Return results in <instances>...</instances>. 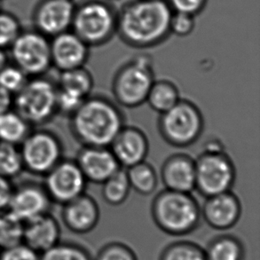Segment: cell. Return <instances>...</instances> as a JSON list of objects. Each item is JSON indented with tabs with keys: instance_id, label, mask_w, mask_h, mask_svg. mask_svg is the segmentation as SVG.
<instances>
[{
	"instance_id": "obj_13",
	"label": "cell",
	"mask_w": 260,
	"mask_h": 260,
	"mask_svg": "<svg viewBox=\"0 0 260 260\" xmlns=\"http://www.w3.org/2000/svg\"><path fill=\"white\" fill-rule=\"evenodd\" d=\"M202 218L212 229L228 230L239 221L242 204L231 191L206 197L201 207Z\"/></svg>"
},
{
	"instance_id": "obj_4",
	"label": "cell",
	"mask_w": 260,
	"mask_h": 260,
	"mask_svg": "<svg viewBox=\"0 0 260 260\" xmlns=\"http://www.w3.org/2000/svg\"><path fill=\"white\" fill-rule=\"evenodd\" d=\"M155 81L151 59L147 55H138L116 72L111 88L113 96L122 107L137 108L146 102Z\"/></svg>"
},
{
	"instance_id": "obj_28",
	"label": "cell",
	"mask_w": 260,
	"mask_h": 260,
	"mask_svg": "<svg viewBox=\"0 0 260 260\" xmlns=\"http://www.w3.org/2000/svg\"><path fill=\"white\" fill-rule=\"evenodd\" d=\"M23 170L20 148L0 141V176L11 180L20 175Z\"/></svg>"
},
{
	"instance_id": "obj_18",
	"label": "cell",
	"mask_w": 260,
	"mask_h": 260,
	"mask_svg": "<svg viewBox=\"0 0 260 260\" xmlns=\"http://www.w3.org/2000/svg\"><path fill=\"white\" fill-rule=\"evenodd\" d=\"M161 179L166 189L192 193L196 187L194 160L186 154L171 155L162 164Z\"/></svg>"
},
{
	"instance_id": "obj_39",
	"label": "cell",
	"mask_w": 260,
	"mask_h": 260,
	"mask_svg": "<svg viewBox=\"0 0 260 260\" xmlns=\"http://www.w3.org/2000/svg\"><path fill=\"white\" fill-rule=\"evenodd\" d=\"M14 95L0 86V115L14 109Z\"/></svg>"
},
{
	"instance_id": "obj_14",
	"label": "cell",
	"mask_w": 260,
	"mask_h": 260,
	"mask_svg": "<svg viewBox=\"0 0 260 260\" xmlns=\"http://www.w3.org/2000/svg\"><path fill=\"white\" fill-rule=\"evenodd\" d=\"M109 148L119 166L127 169L145 161L149 150V143L148 137L140 128L124 125Z\"/></svg>"
},
{
	"instance_id": "obj_16",
	"label": "cell",
	"mask_w": 260,
	"mask_h": 260,
	"mask_svg": "<svg viewBox=\"0 0 260 260\" xmlns=\"http://www.w3.org/2000/svg\"><path fill=\"white\" fill-rule=\"evenodd\" d=\"M50 46L52 65L60 72L85 67L90 46L77 34L62 32L56 36Z\"/></svg>"
},
{
	"instance_id": "obj_3",
	"label": "cell",
	"mask_w": 260,
	"mask_h": 260,
	"mask_svg": "<svg viewBox=\"0 0 260 260\" xmlns=\"http://www.w3.org/2000/svg\"><path fill=\"white\" fill-rule=\"evenodd\" d=\"M151 214L155 225L170 236H183L200 225L201 206L191 193L165 189L152 202Z\"/></svg>"
},
{
	"instance_id": "obj_30",
	"label": "cell",
	"mask_w": 260,
	"mask_h": 260,
	"mask_svg": "<svg viewBox=\"0 0 260 260\" xmlns=\"http://www.w3.org/2000/svg\"><path fill=\"white\" fill-rule=\"evenodd\" d=\"M159 260H206L204 249L197 243L179 241L166 246Z\"/></svg>"
},
{
	"instance_id": "obj_24",
	"label": "cell",
	"mask_w": 260,
	"mask_h": 260,
	"mask_svg": "<svg viewBox=\"0 0 260 260\" xmlns=\"http://www.w3.org/2000/svg\"><path fill=\"white\" fill-rule=\"evenodd\" d=\"M179 100V89L175 84L169 80H155L146 102L155 112L162 114L172 109Z\"/></svg>"
},
{
	"instance_id": "obj_17",
	"label": "cell",
	"mask_w": 260,
	"mask_h": 260,
	"mask_svg": "<svg viewBox=\"0 0 260 260\" xmlns=\"http://www.w3.org/2000/svg\"><path fill=\"white\" fill-rule=\"evenodd\" d=\"M61 219L71 232L78 235L91 232L98 225L100 208L96 201L86 193L63 204Z\"/></svg>"
},
{
	"instance_id": "obj_23",
	"label": "cell",
	"mask_w": 260,
	"mask_h": 260,
	"mask_svg": "<svg viewBox=\"0 0 260 260\" xmlns=\"http://www.w3.org/2000/svg\"><path fill=\"white\" fill-rule=\"evenodd\" d=\"M31 125L15 110L0 115V141L10 144H21L30 132Z\"/></svg>"
},
{
	"instance_id": "obj_5",
	"label": "cell",
	"mask_w": 260,
	"mask_h": 260,
	"mask_svg": "<svg viewBox=\"0 0 260 260\" xmlns=\"http://www.w3.org/2000/svg\"><path fill=\"white\" fill-rule=\"evenodd\" d=\"M58 88L53 82L36 77L28 79L24 86L14 94V109L30 125H42L58 113Z\"/></svg>"
},
{
	"instance_id": "obj_21",
	"label": "cell",
	"mask_w": 260,
	"mask_h": 260,
	"mask_svg": "<svg viewBox=\"0 0 260 260\" xmlns=\"http://www.w3.org/2000/svg\"><path fill=\"white\" fill-rule=\"evenodd\" d=\"M206 260H244L245 248L236 236L223 235L211 240L204 249Z\"/></svg>"
},
{
	"instance_id": "obj_6",
	"label": "cell",
	"mask_w": 260,
	"mask_h": 260,
	"mask_svg": "<svg viewBox=\"0 0 260 260\" xmlns=\"http://www.w3.org/2000/svg\"><path fill=\"white\" fill-rule=\"evenodd\" d=\"M204 120L200 109L193 102L179 100L176 105L160 114L159 133L171 146L186 148L200 138Z\"/></svg>"
},
{
	"instance_id": "obj_26",
	"label": "cell",
	"mask_w": 260,
	"mask_h": 260,
	"mask_svg": "<svg viewBox=\"0 0 260 260\" xmlns=\"http://www.w3.org/2000/svg\"><path fill=\"white\" fill-rule=\"evenodd\" d=\"M102 197L107 204L117 206L123 204L129 197L130 183L126 170L120 168L116 173L102 183Z\"/></svg>"
},
{
	"instance_id": "obj_40",
	"label": "cell",
	"mask_w": 260,
	"mask_h": 260,
	"mask_svg": "<svg viewBox=\"0 0 260 260\" xmlns=\"http://www.w3.org/2000/svg\"><path fill=\"white\" fill-rule=\"evenodd\" d=\"M7 65V55L0 47V71Z\"/></svg>"
},
{
	"instance_id": "obj_33",
	"label": "cell",
	"mask_w": 260,
	"mask_h": 260,
	"mask_svg": "<svg viewBox=\"0 0 260 260\" xmlns=\"http://www.w3.org/2000/svg\"><path fill=\"white\" fill-rule=\"evenodd\" d=\"M40 254L30 247L21 243L18 245L1 250L0 260H39Z\"/></svg>"
},
{
	"instance_id": "obj_27",
	"label": "cell",
	"mask_w": 260,
	"mask_h": 260,
	"mask_svg": "<svg viewBox=\"0 0 260 260\" xmlns=\"http://www.w3.org/2000/svg\"><path fill=\"white\" fill-rule=\"evenodd\" d=\"M24 223L8 211L0 213V250L23 243Z\"/></svg>"
},
{
	"instance_id": "obj_32",
	"label": "cell",
	"mask_w": 260,
	"mask_h": 260,
	"mask_svg": "<svg viewBox=\"0 0 260 260\" xmlns=\"http://www.w3.org/2000/svg\"><path fill=\"white\" fill-rule=\"evenodd\" d=\"M93 260H138V257L130 247L115 242L102 247Z\"/></svg>"
},
{
	"instance_id": "obj_8",
	"label": "cell",
	"mask_w": 260,
	"mask_h": 260,
	"mask_svg": "<svg viewBox=\"0 0 260 260\" xmlns=\"http://www.w3.org/2000/svg\"><path fill=\"white\" fill-rule=\"evenodd\" d=\"M116 16L108 4L91 0L75 10L74 33L89 46H101L111 39L116 30Z\"/></svg>"
},
{
	"instance_id": "obj_19",
	"label": "cell",
	"mask_w": 260,
	"mask_h": 260,
	"mask_svg": "<svg viewBox=\"0 0 260 260\" xmlns=\"http://www.w3.org/2000/svg\"><path fill=\"white\" fill-rule=\"evenodd\" d=\"M60 223L49 212L25 222L23 243L41 254L60 242Z\"/></svg>"
},
{
	"instance_id": "obj_22",
	"label": "cell",
	"mask_w": 260,
	"mask_h": 260,
	"mask_svg": "<svg viewBox=\"0 0 260 260\" xmlns=\"http://www.w3.org/2000/svg\"><path fill=\"white\" fill-rule=\"evenodd\" d=\"M57 87L61 91L86 99L91 95L93 78L85 67L61 71Z\"/></svg>"
},
{
	"instance_id": "obj_7",
	"label": "cell",
	"mask_w": 260,
	"mask_h": 260,
	"mask_svg": "<svg viewBox=\"0 0 260 260\" xmlns=\"http://www.w3.org/2000/svg\"><path fill=\"white\" fill-rule=\"evenodd\" d=\"M194 165V190L201 196L206 198L231 191L236 181V167L224 150H204Z\"/></svg>"
},
{
	"instance_id": "obj_37",
	"label": "cell",
	"mask_w": 260,
	"mask_h": 260,
	"mask_svg": "<svg viewBox=\"0 0 260 260\" xmlns=\"http://www.w3.org/2000/svg\"><path fill=\"white\" fill-rule=\"evenodd\" d=\"M207 0H169V6L173 12L183 14H196L204 9Z\"/></svg>"
},
{
	"instance_id": "obj_15",
	"label": "cell",
	"mask_w": 260,
	"mask_h": 260,
	"mask_svg": "<svg viewBox=\"0 0 260 260\" xmlns=\"http://www.w3.org/2000/svg\"><path fill=\"white\" fill-rule=\"evenodd\" d=\"M75 161L87 182L95 184H102L122 168L109 148L82 147Z\"/></svg>"
},
{
	"instance_id": "obj_34",
	"label": "cell",
	"mask_w": 260,
	"mask_h": 260,
	"mask_svg": "<svg viewBox=\"0 0 260 260\" xmlns=\"http://www.w3.org/2000/svg\"><path fill=\"white\" fill-rule=\"evenodd\" d=\"M194 16L173 12L171 20V32L179 37L189 35L194 28Z\"/></svg>"
},
{
	"instance_id": "obj_41",
	"label": "cell",
	"mask_w": 260,
	"mask_h": 260,
	"mask_svg": "<svg viewBox=\"0 0 260 260\" xmlns=\"http://www.w3.org/2000/svg\"><path fill=\"white\" fill-rule=\"evenodd\" d=\"M0 252H1V250H0Z\"/></svg>"
},
{
	"instance_id": "obj_25",
	"label": "cell",
	"mask_w": 260,
	"mask_h": 260,
	"mask_svg": "<svg viewBox=\"0 0 260 260\" xmlns=\"http://www.w3.org/2000/svg\"><path fill=\"white\" fill-rule=\"evenodd\" d=\"M125 170L132 189L142 196H149L155 192L158 185V176L151 165L143 161Z\"/></svg>"
},
{
	"instance_id": "obj_38",
	"label": "cell",
	"mask_w": 260,
	"mask_h": 260,
	"mask_svg": "<svg viewBox=\"0 0 260 260\" xmlns=\"http://www.w3.org/2000/svg\"><path fill=\"white\" fill-rule=\"evenodd\" d=\"M13 190L14 186L10 179L0 176V213L7 211Z\"/></svg>"
},
{
	"instance_id": "obj_29",
	"label": "cell",
	"mask_w": 260,
	"mask_h": 260,
	"mask_svg": "<svg viewBox=\"0 0 260 260\" xmlns=\"http://www.w3.org/2000/svg\"><path fill=\"white\" fill-rule=\"evenodd\" d=\"M39 260H93L85 247L72 242H59L40 254Z\"/></svg>"
},
{
	"instance_id": "obj_10",
	"label": "cell",
	"mask_w": 260,
	"mask_h": 260,
	"mask_svg": "<svg viewBox=\"0 0 260 260\" xmlns=\"http://www.w3.org/2000/svg\"><path fill=\"white\" fill-rule=\"evenodd\" d=\"M15 66L27 77H42L52 66L51 46L42 36L27 33L19 36L12 44Z\"/></svg>"
},
{
	"instance_id": "obj_9",
	"label": "cell",
	"mask_w": 260,
	"mask_h": 260,
	"mask_svg": "<svg viewBox=\"0 0 260 260\" xmlns=\"http://www.w3.org/2000/svg\"><path fill=\"white\" fill-rule=\"evenodd\" d=\"M20 145L24 170L33 174L45 176L63 159V145L49 130L29 132Z\"/></svg>"
},
{
	"instance_id": "obj_1",
	"label": "cell",
	"mask_w": 260,
	"mask_h": 260,
	"mask_svg": "<svg viewBox=\"0 0 260 260\" xmlns=\"http://www.w3.org/2000/svg\"><path fill=\"white\" fill-rule=\"evenodd\" d=\"M173 10L165 0H136L123 7L116 30L123 41L137 48L162 43L171 33Z\"/></svg>"
},
{
	"instance_id": "obj_20",
	"label": "cell",
	"mask_w": 260,
	"mask_h": 260,
	"mask_svg": "<svg viewBox=\"0 0 260 260\" xmlns=\"http://www.w3.org/2000/svg\"><path fill=\"white\" fill-rule=\"evenodd\" d=\"M74 14L71 0H49L39 11V27L48 34L59 35L70 27Z\"/></svg>"
},
{
	"instance_id": "obj_31",
	"label": "cell",
	"mask_w": 260,
	"mask_h": 260,
	"mask_svg": "<svg viewBox=\"0 0 260 260\" xmlns=\"http://www.w3.org/2000/svg\"><path fill=\"white\" fill-rule=\"evenodd\" d=\"M28 78L17 66L7 64L0 71V86L15 94L24 86Z\"/></svg>"
},
{
	"instance_id": "obj_11",
	"label": "cell",
	"mask_w": 260,
	"mask_h": 260,
	"mask_svg": "<svg viewBox=\"0 0 260 260\" xmlns=\"http://www.w3.org/2000/svg\"><path fill=\"white\" fill-rule=\"evenodd\" d=\"M45 177L44 186L53 203L63 205L85 193L87 180L75 160L62 159Z\"/></svg>"
},
{
	"instance_id": "obj_35",
	"label": "cell",
	"mask_w": 260,
	"mask_h": 260,
	"mask_svg": "<svg viewBox=\"0 0 260 260\" xmlns=\"http://www.w3.org/2000/svg\"><path fill=\"white\" fill-rule=\"evenodd\" d=\"M58 88V87H57ZM85 99H82L77 95L71 94L67 91L58 89L57 93V107L58 113L60 112L71 116L79 108Z\"/></svg>"
},
{
	"instance_id": "obj_2",
	"label": "cell",
	"mask_w": 260,
	"mask_h": 260,
	"mask_svg": "<svg viewBox=\"0 0 260 260\" xmlns=\"http://www.w3.org/2000/svg\"><path fill=\"white\" fill-rule=\"evenodd\" d=\"M70 117L71 132L83 147L109 148L124 126L117 104L99 95H90Z\"/></svg>"
},
{
	"instance_id": "obj_36",
	"label": "cell",
	"mask_w": 260,
	"mask_h": 260,
	"mask_svg": "<svg viewBox=\"0 0 260 260\" xmlns=\"http://www.w3.org/2000/svg\"><path fill=\"white\" fill-rule=\"evenodd\" d=\"M18 37V25L13 18L0 14V47L14 43Z\"/></svg>"
},
{
	"instance_id": "obj_12",
	"label": "cell",
	"mask_w": 260,
	"mask_h": 260,
	"mask_svg": "<svg viewBox=\"0 0 260 260\" xmlns=\"http://www.w3.org/2000/svg\"><path fill=\"white\" fill-rule=\"evenodd\" d=\"M52 203L44 185L24 183L14 187L7 211L25 223L49 212Z\"/></svg>"
}]
</instances>
